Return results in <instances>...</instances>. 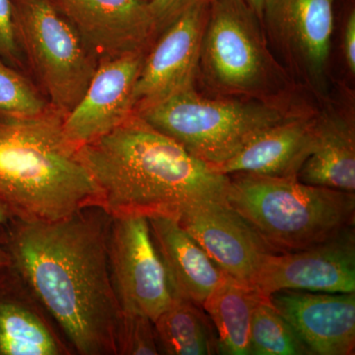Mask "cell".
<instances>
[{"mask_svg": "<svg viewBox=\"0 0 355 355\" xmlns=\"http://www.w3.org/2000/svg\"><path fill=\"white\" fill-rule=\"evenodd\" d=\"M112 216L98 205L57 221L12 218L4 246L11 266L74 354L118 355L121 307L109 261Z\"/></svg>", "mask_w": 355, "mask_h": 355, "instance_id": "obj_1", "label": "cell"}, {"mask_svg": "<svg viewBox=\"0 0 355 355\" xmlns=\"http://www.w3.org/2000/svg\"><path fill=\"white\" fill-rule=\"evenodd\" d=\"M79 156L112 217L176 219L191 203L225 200L228 175L187 151L133 113L79 148Z\"/></svg>", "mask_w": 355, "mask_h": 355, "instance_id": "obj_2", "label": "cell"}, {"mask_svg": "<svg viewBox=\"0 0 355 355\" xmlns=\"http://www.w3.org/2000/svg\"><path fill=\"white\" fill-rule=\"evenodd\" d=\"M64 116L53 107L35 116H0V202L13 218L57 221L101 207L78 147L65 135Z\"/></svg>", "mask_w": 355, "mask_h": 355, "instance_id": "obj_3", "label": "cell"}, {"mask_svg": "<svg viewBox=\"0 0 355 355\" xmlns=\"http://www.w3.org/2000/svg\"><path fill=\"white\" fill-rule=\"evenodd\" d=\"M226 200L275 254L299 251L354 227L355 193L297 178L228 175Z\"/></svg>", "mask_w": 355, "mask_h": 355, "instance_id": "obj_4", "label": "cell"}, {"mask_svg": "<svg viewBox=\"0 0 355 355\" xmlns=\"http://www.w3.org/2000/svg\"><path fill=\"white\" fill-rule=\"evenodd\" d=\"M296 112L287 110L282 103L209 98L193 86L135 114L196 157L216 167Z\"/></svg>", "mask_w": 355, "mask_h": 355, "instance_id": "obj_5", "label": "cell"}, {"mask_svg": "<svg viewBox=\"0 0 355 355\" xmlns=\"http://www.w3.org/2000/svg\"><path fill=\"white\" fill-rule=\"evenodd\" d=\"M198 77L221 97L280 103L289 78L245 0H210Z\"/></svg>", "mask_w": 355, "mask_h": 355, "instance_id": "obj_6", "label": "cell"}, {"mask_svg": "<svg viewBox=\"0 0 355 355\" xmlns=\"http://www.w3.org/2000/svg\"><path fill=\"white\" fill-rule=\"evenodd\" d=\"M28 71L53 109L65 116L83 97L98 60L51 0H13Z\"/></svg>", "mask_w": 355, "mask_h": 355, "instance_id": "obj_7", "label": "cell"}, {"mask_svg": "<svg viewBox=\"0 0 355 355\" xmlns=\"http://www.w3.org/2000/svg\"><path fill=\"white\" fill-rule=\"evenodd\" d=\"M340 0H265L261 24L273 57L291 80L328 98L331 38Z\"/></svg>", "mask_w": 355, "mask_h": 355, "instance_id": "obj_8", "label": "cell"}, {"mask_svg": "<svg viewBox=\"0 0 355 355\" xmlns=\"http://www.w3.org/2000/svg\"><path fill=\"white\" fill-rule=\"evenodd\" d=\"M109 261L121 310L154 322L172 304L174 292L147 217H112Z\"/></svg>", "mask_w": 355, "mask_h": 355, "instance_id": "obj_9", "label": "cell"}, {"mask_svg": "<svg viewBox=\"0 0 355 355\" xmlns=\"http://www.w3.org/2000/svg\"><path fill=\"white\" fill-rule=\"evenodd\" d=\"M209 8V2L191 7L147 50L133 89L135 112L195 86Z\"/></svg>", "mask_w": 355, "mask_h": 355, "instance_id": "obj_10", "label": "cell"}, {"mask_svg": "<svg viewBox=\"0 0 355 355\" xmlns=\"http://www.w3.org/2000/svg\"><path fill=\"white\" fill-rule=\"evenodd\" d=\"M253 286L265 298L282 289L327 293L355 292L354 227L315 246L268 254L253 280Z\"/></svg>", "mask_w": 355, "mask_h": 355, "instance_id": "obj_11", "label": "cell"}, {"mask_svg": "<svg viewBox=\"0 0 355 355\" xmlns=\"http://www.w3.org/2000/svg\"><path fill=\"white\" fill-rule=\"evenodd\" d=\"M175 220L224 272L252 286L266 257L275 254L226 198L191 203Z\"/></svg>", "mask_w": 355, "mask_h": 355, "instance_id": "obj_12", "label": "cell"}, {"mask_svg": "<svg viewBox=\"0 0 355 355\" xmlns=\"http://www.w3.org/2000/svg\"><path fill=\"white\" fill-rule=\"evenodd\" d=\"M98 62L150 48L158 33L148 0H51Z\"/></svg>", "mask_w": 355, "mask_h": 355, "instance_id": "obj_13", "label": "cell"}, {"mask_svg": "<svg viewBox=\"0 0 355 355\" xmlns=\"http://www.w3.org/2000/svg\"><path fill=\"white\" fill-rule=\"evenodd\" d=\"M146 51L99 62L83 97L62 121L74 146L80 148L99 139L135 113L133 89Z\"/></svg>", "mask_w": 355, "mask_h": 355, "instance_id": "obj_14", "label": "cell"}, {"mask_svg": "<svg viewBox=\"0 0 355 355\" xmlns=\"http://www.w3.org/2000/svg\"><path fill=\"white\" fill-rule=\"evenodd\" d=\"M268 298L311 354H355V292L282 289L273 292Z\"/></svg>", "mask_w": 355, "mask_h": 355, "instance_id": "obj_15", "label": "cell"}, {"mask_svg": "<svg viewBox=\"0 0 355 355\" xmlns=\"http://www.w3.org/2000/svg\"><path fill=\"white\" fill-rule=\"evenodd\" d=\"M67 338L12 266L0 268V355H72Z\"/></svg>", "mask_w": 355, "mask_h": 355, "instance_id": "obj_16", "label": "cell"}, {"mask_svg": "<svg viewBox=\"0 0 355 355\" xmlns=\"http://www.w3.org/2000/svg\"><path fill=\"white\" fill-rule=\"evenodd\" d=\"M316 116L296 112L254 137L232 158L212 168L223 175L250 173L297 178L314 147Z\"/></svg>", "mask_w": 355, "mask_h": 355, "instance_id": "obj_17", "label": "cell"}, {"mask_svg": "<svg viewBox=\"0 0 355 355\" xmlns=\"http://www.w3.org/2000/svg\"><path fill=\"white\" fill-rule=\"evenodd\" d=\"M148 221L175 297L202 307L221 282L223 270L175 219L153 216Z\"/></svg>", "mask_w": 355, "mask_h": 355, "instance_id": "obj_18", "label": "cell"}, {"mask_svg": "<svg viewBox=\"0 0 355 355\" xmlns=\"http://www.w3.org/2000/svg\"><path fill=\"white\" fill-rule=\"evenodd\" d=\"M301 183L354 193L355 127L352 114L327 109L316 116V137L297 174Z\"/></svg>", "mask_w": 355, "mask_h": 355, "instance_id": "obj_19", "label": "cell"}, {"mask_svg": "<svg viewBox=\"0 0 355 355\" xmlns=\"http://www.w3.org/2000/svg\"><path fill=\"white\" fill-rule=\"evenodd\" d=\"M263 298L252 284L224 272L218 286L202 304L216 328L219 354L251 355L252 317Z\"/></svg>", "mask_w": 355, "mask_h": 355, "instance_id": "obj_20", "label": "cell"}, {"mask_svg": "<svg viewBox=\"0 0 355 355\" xmlns=\"http://www.w3.org/2000/svg\"><path fill=\"white\" fill-rule=\"evenodd\" d=\"M153 324L160 354H219L216 328L202 306L175 297Z\"/></svg>", "mask_w": 355, "mask_h": 355, "instance_id": "obj_21", "label": "cell"}, {"mask_svg": "<svg viewBox=\"0 0 355 355\" xmlns=\"http://www.w3.org/2000/svg\"><path fill=\"white\" fill-rule=\"evenodd\" d=\"M250 349L253 355H312L270 298L261 299L254 308Z\"/></svg>", "mask_w": 355, "mask_h": 355, "instance_id": "obj_22", "label": "cell"}, {"mask_svg": "<svg viewBox=\"0 0 355 355\" xmlns=\"http://www.w3.org/2000/svg\"><path fill=\"white\" fill-rule=\"evenodd\" d=\"M51 107L28 74L0 58V116H35Z\"/></svg>", "mask_w": 355, "mask_h": 355, "instance_id": "obj_23", "label": "cell"}, {"mask_svg": "<svg viewBox=\"0 0 355 355\" xmlns=\"http://www.w3.org/2000/svg\"><path fill=\"white\" fill-rule=\"evenodd\" d=\"M116 349L118 355L160 354L153 320L139 313L121 311Z\"/></svg>", "mask_w": 355, "mask_h": 355, "instance_id": "obj_24", "label": "cell"}, {"mask_svg": "<svg viewBox=\"0 0 355 355\" xmlns=\"http://www.w3.org/2000/svg\"><path fill=\"white\" fill-rule=\"evenodd\" d=\"M0 58L11 67L29 76L18 41L13 0H0Z\"/></svg>", "mask_w": 355, "mask_h": 355, "instance_id": "obj_25", "label": "cell"}, {"mask_svg": "<svg viewBox=\"0 0 355 355\" xmlns=\"http://www.w3.org/2000/svg\"><path fill=\"white\" fill-rule=\"evenodd\" d=\"M210 0H148L158 35L191 7Z\"/></svg>", "mask_w": 355, "mask_h": 355, "instance_id": "obj_26", "label": "cell"}, {"mask_svg": "<svg viewBox=\"0 0 355 355\" xmlns=\"http://www.w3.org/2000/svg\"><path fill=\"white\" fill-rule=\"evenodd\" d=\"M343 51L349 73L355 74V9L349 6L343 31Z\"/></svg>", "mask_w": 355, "mask_h": 355, "instance_id": "obj_27", "label": "cell"}, {"mask_svg": "<svg viewBox=\"0 0 355 355\" xmlns=\"http://www.w3.org/2000/svg\"><path fill=\"white\" fill-rule=\"evenodd\" d=\"M4 242H6V225L0 226V268L11 265L10 257L7 253Z\"/></svg>", "mask_w": 355, "mask_h": 355, "instance_id": "obj_28", "label": "cell"}, {"mask_svg": "<svg viewBox=\"0 0 355 355\" xmlns=\"http://www.w3.org/2000/svg\"><path fill=\"white\" fill-rule=\"evenodd\" d=\"M12 218L13 216H11L8 209H7L6 207L0 202V226L6 225V224Z\"/></svg>", "mask_w": 355, "mask_h": 355, "instance_id": "obj_29", "label": "cell"}, {"mask_svg": "<svg viewBox=\"0 0 355 355\" xmlns=\"http://www.w3.org/2000/svg\"><path fill=\"white\" fill-rule=\"evenodd\" d=\"M245 1L256 11L261 19V11H263V1L265 0H245Z\"/></svg>", "mask_w": 355, "mask_h": 355, "instance_id": "obj_30", "label": "cell"}]
</instances>
